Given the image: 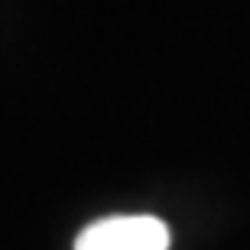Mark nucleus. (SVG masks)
<instances>
[{
  "mask_svg": "<svg viewBox=\"0 0 250 250\" xmlns=\"http://www.w3.org/2000/svg\"><path fill=\"white\" fill-rule=\"evenodd\" d=\"M75 250H169V228L153 214H111L88 224Z\"/></svg>",
  "mask_w": 250,
  "mask_h": 250,
  "instance_id": "1",
  "label": "nucleus"
}]
</instances>
